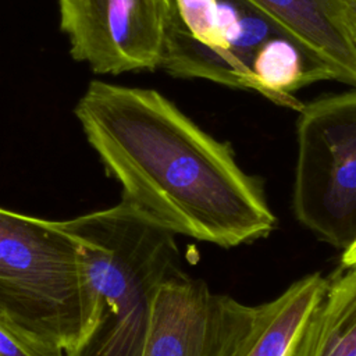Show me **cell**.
<instances>
[{
	"mask_svg": "<svg viewBox=\"0 0 356 356\" xmlns=\"http://www.w3.org/2000/svg\"><path fill=\"white\" fill-rule=\"evenodd\" d=\"M75 115L121 202L174 235L228 249L277 228L260 178L160 92L96 79Z\"/></svg>",
	"mask_w": 356,
	"mask_h": 356,
	"instance_id": "cell-1",
	"label": "cell"
},
{
	"mask_svg": "<svg viewBox=\"0 0 356 356\" xmlns=\"http://www.w3.org/2000/svg\"><path fill=\"white\" fill-rule=\"evenodd\" d=\"M79 243L90 318L65 356H142L154 295L182 271L175 235L124 202L64 221Z\"/></svg>",
	"mask_w": 356,
	"mask_h": 356,
	"instance_id": "cell-2",
	"label": "cell"
},
{
	"mask_svg": "<svg viewBox=\"0 0 356 356\" xmlns=\"http://www.w3.org/2000/svg\"><path fill=\"white\" fill-rule=\"evenodd\" d=\"M89 318L79 243L64 221L0 207V321L68 352Z\"/></svg>",
	"mask_w": 356,
	"mask_h": 356,
	"instance_id": "cell-3",
	"label": "cell"
},
{
	"mask_svg": "<svg viewBox=\"0 0 356 356\" xmlns=\"http://www.w3.org/2000/svg\"><path fill=\"white\" fill-rule=\"evenodd\" d=\"M296 140L295 217L345 252L356 242V88L305 103Z\"/></svg>",
	"mask_w": 356,
	"mask_h": 356,
	"instance_id": "cell-4",
	"label": "cell"
},
{
	"mask_svg": "<svg viewBox=\"0 0 356 356\" xmlns=\"http://www.w3.org/2000/svg\"><path fill=\"white\" fill-rule=\"evenodd\" d=\"M70 53L96 74L156 70L174 0H58Z\"/></svg>",
	"mask_w": 356,
	"mask_h": 356,
	"instance_id": "cell-5",
	"label": "cell"
},
{
	"mask_svg": "<svg viewBox=\"0 0 356 356\" xmlns=\"http://www.w3.org/2000/svg\"><path fill=\"white\" fill-rule=\"evenodd\" d=\"M328 280L313 273L275 299L249 306L222 295V335L217 356H296Z\"/></svg>",
	"mask_w": 356,
	"mask_h": 356,
	"instance_id": "cell-6",
	"label": "cell"
},
{
	"mask_svg": "<svg viewBox=\"0 0 356 356\" xmlns=\"http://www.w3.org/2000/svg\"><path fill=\"white\" fill-rule=\"evenodd\" d=\"M222 335V295L184 270L159 286L142 356H217Z\"/></svg>",
	"mask_w": 356,
	"mask_h": 356,
	"instance_id": "cell-7",
	"label": "cell"
},
{
	"mask_svg": "<svg viewBox=\"0 0 356 356\" xmlns=\"http://www.w3.org/2000/svg\"><path fill=\"white\" fill-rule=\"evenodd\" d=\"M242 1L321 63L332 75V81L356 88V50L342 25L335 0Z\"/></svg>",
	"mask_w": 356,
	"mask_h": 356,
	"instance_id": "cell-8",
	"label": "cell"
},
{
	"mask_svg": "<svg viewBox=\"0 0 356 356\" xmlns=\"http://www.w3.org/2000/svg\"><path fill=\"white\" fill-rule=\"evenodd\" d=\"M159 68L175 78L207 79L225 86L256 92L271 103L300 111L303 102L288 100L271 89L252 70L250 64L231 46L213 47L195 39L181 22L177 10L168 24Z\"/></svg>",
	"mask_w": 356,
	"mask_h": 356,
	"instance_id": "cell-9",
	"label": "cell"
},
{
	"mask_svg": "<svg viewBox=\"0 0 356 356\" xmlns=\"http://www.w3.org/2000/svg\"><path fill=\"white\" fill-rule=\"evenodd\" d=\"M328 280L296 356H356V264Z\"/></svg>",
	"mask_w": 356,
	"mask_h": 356,
	"instance_id": "cell-10",
	"label": "cell"
},
{
	"mask_svg": "<svg viewBox=\"0 0 356 356\" xmlns=\"http://www.w3.org/2000/svg\"><path fill=\"white\" fill-rule=\"evenodd\" d=\"M174 6L195 39L213 47H229L228 15L218 0H174Z\"/></svg>",
	"mask_w": 356,
	"mask_h": 356,
	"instance_id": "cell-11",
	"label": "cell"
},
{
	"mask_svg": "<svg viewBox=\"0 0 356 356\" xmlns=\"http://www.w3.org/2000/svg\"><path fill=\"white\" fill-rule=\"evenodd\" d=\"M0 356H65V352L33 341L0 321Z\"/></svg>",
	"mask_w": 356,
	"mask_h": 356,
	"instance_id": "cell-12",
	"label": "cell"
},
{
	"mask_svg": "<svg viewBox=\"0 0 356 356\" xmlns=\"http://www.w3.org/2000/svg\"><path fill=\"white\" fill-rule=\"evenodd\" d=\"M342 25L356 50V0H335Z\"/></svg>",
	"mask_w": 356,
	"mask_h": 356,
	"instance_id": "cell-13",
	"label": "cell"
},
{
	"mask_svg": "<svg viewBox=\"0 0 356 356\" xmlns=\"http://www.w3.org/2000/svg\"><path fill=\"white\" fill-rule=\"evenodd\" d=\"M341 261H342V267L345 268L356 264V242L342 253Z\"/></svg>",
	"mask_w": 356,
	"mask_h": 356,
	"instance_id": "cell-14",
	"label": "cell"
}]
</instances>
